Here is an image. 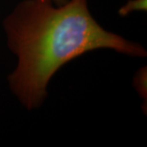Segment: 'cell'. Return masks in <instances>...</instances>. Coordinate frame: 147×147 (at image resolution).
Here are the masks:
<instances>
[{"mask_svg": "<svg viewBox=\"0 0 147 147\" xmlns=\"http://www.w3.org/2000/svg\"><path fill=\"white\" fill-rule=\"evenodd\" d=\"M8 45L18 57L9 76L13 92L28 109L46 96L49 80L64 64L98 48L143 57L141 46L105 30L91 16L87 0L54 7L49 0H26L4 21Z\"/></svg>", "mask_w": 147, "mask_h": 147, "instance_id": "6da1fadb", "label": "cell"}, {"mask_svg": "<svg viewBox=\"0 0 147 147\" xmlns=\"http://www.w3.org/2000/svg\"><path fill=\"white\" fill-rule=\"evenodd\" d=\"M146 0H131L119 11L121 15H127L134 10H146Z\"/></svg>", "mask_w": 147, "mask_h": 147, "instance_id": "7a4b0ae2", "label": "cell"}, {"mask_svg": "<svg viewBox=\"0 0 147 147\" xmlns=\"http://www.w3.org/2000/svg\"><path fill=\"white\" fill-rule=\"evenodd\" d=\"M49 1H51V2H52L53 3H54L55 5L61 6L65 4L68 0H49Z\"/></svg>", "mask_w": 147, "mask_h": 147, "instance_id": "3957f363", "label": "cell"}]
</instances>
